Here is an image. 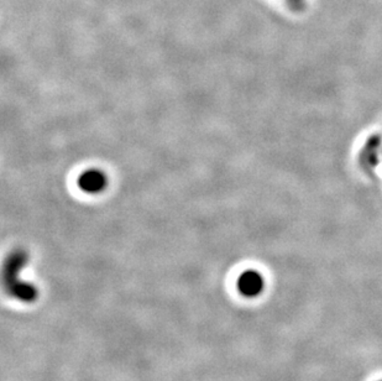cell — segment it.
Wrapping results in <instances>:
<instances>
[{
	"instance_id": "6da1fadb",
	"label": "cell",
	"mask_w": 382,
	"mask_h": 381,
	"mask_svg": "<svg viewBox=\"0 0 382 381\" xmlns=\"http://www.w3.org/2000/svg\"><path fill=\"white\" fill-rule=\"evenodd\" d=\"M26 261H27V255L24 251H14L6 259L3 279H4L6 291L11 297L24 303H32L39 297V290L30 282L19 279L20 271L25 266Z\"/></svg>"
},
{
	"instance_id": "7a4b0ae2",
	"label": "cell",
	"mask_w": 382,
	"mask_h": 381,
	"mask_svg": "<svg viewBox=\"0 0 382 381\" xmlns=\"http://www.w3.org/2000/svg\"><path fill=\"white\" fill-rule=\"evenodd\" d=\"M238 291L247 298L260 296L265 289L264 276L255 270L242 272L237 282Z\"/></svg>"
},
{
	"instance_id": "3957f363",
	"label": "cell",
	"mask_w": 382,
	"mask_h": 381,
	"mask_svg": "<svg viewBox=\"0 0 382 381\" xmlns=\"http://www.w3.org/2000/svg\"><path fill=\"white\" fill-rule=\"evenodd\" d=\"M78 186L83 192L96 195L106 188V177L101 171L92 169L83 172L78 179Z\"/></svg>"
},
{
	"instance_id": "277c9868",
	"label": "cell",
	"mask_w": 382,
	"mask_h": 381,
	"mask_svg": "<svg viewBox=\"0 0 382 381\" xmlns=\"http://www.w3.org/2000/svg\"><path fill=\"white\" fill-rule=\"evenodd\" d=\"M381 146V138L372 136L367 141L362 154V161L367 169H372L378 164V154Z\"/></svg>"
},
{
	"instance_id": "5b68a950",
	"label": "cell",
	"mask_w": 382,
	"mask_h": 381,
	"mask_svg": "<svg viewBox=\"0 0 382 381\" xmlns=\"http://www.w3.org/2000/svg\"><path fill=\"white\" fill-rule=\"evenodd\" d=\"M290 1V4H291L293 8H296V9H298V8H301L302 6H303V0H288Z\"/></svg>"
}]
</instances>
